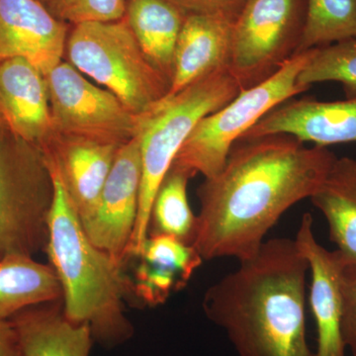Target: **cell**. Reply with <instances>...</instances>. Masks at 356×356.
I'll use <instances>...</instances> for the list:
<instances>
[{"mask_svg":"<svg viewBox=\"0 0 356 356\" xmlns=\"http://www.w3.org/2000/svg\"><path fill=\"white\" fill-rule=\"evenodd\" d=\"M336 154L285 134L240 139L214 177L198 187L192 245L203 261H247L295 204L324 187Z\"/></svg>","mask_w":356,"mask_h":356,"instance_id":"1","label":"cell"},{"mask_svg":"<svg viewBox=\"0 0 356 356\" xmlns=\"http://www.w3.org/2000/svg\"><path fill=\"white\" fill-rule=\"evenodd\" d=\"M308 271L295 240H266L206 291V317L238 356H314L306 331Z\"/></svg>","mask_w":356,"mask_h":356,"instance_id":"2","label":"cell"},{"mask_svg":"<svg viewBox=\"0 0 356 356\" xmlns=\"http://www.w3.org/2000/svg\"><path fill=\"white\" fill-rule=\"evenodd\" d=\"M50 170L55 196L44 252L62 287L65 317L88 325L95 343L114 348L134 334L125 313L134 283L123 264L89 240L60 177Z\"/></svg>","mask_w":356,"mask_h":356,"instance_id":"3","label":"cell"},{"mask_svg":"<svg viewBox=\"0 0 356 356\" xmlns=\"http://www.w3.org/2000/svg\"><path fill=\"white\" fill-rule=\"evenodd\" d=\"M240 92L229 69L218 70L177 95L165 96L138 115L136 137L140 143L142 179L139 212L129 257H138L146 242L154 196L180 147L201 119L228 104Z\"/></svg>","mask_w":356,"mask_h":356,"instance_id":"4","label":"cell"},{"mask_svg":"<svg viewBox=\"0 0 356 356\" xmlns=\"http://www.w3.org/2000/svg\"><path fill=\"white\" fill-rule=\"evenodd\" d=\"M65 57L134 114L144 113L170 92V81L149 62L125 18L72 25Z\"/></svg>","mask_w":356,"mask_h":356,"instance_id":"5","label":"cell"},{"mask_svg":"<svg viewBox=\"0 0 356 356\" xmlns=\"http://www.w3.org/2000/svg\"><path fill=\"white\" fill-rule=\"evenodd\" d=\"M54 196L43 149L0 129V261L46 250Z\"/></svg>","mask_w":356,"mask_h":356,"instance_id":"6","label":"cell"},{"mask_svg":"<svg viewBox=\"0 0 356 356\" xmlns=\"http://www.w3.org/2000/svg\"><path fill=\"white\" fill-rule=\"evenodd\" d=\"M312 50L290 58L273 76L254 88L241 91L222 108L204 117L180 147L172 168L194 177H214L222 170L232 147L281 103L308 89L297 84Z\"/></svg>","mask_w":356,"mask_h":356,"instance_id":"7","label":"cell"},{"mask_svg":"<svg viewBox=\"0 0 356 356\" xmlns=\"http://www.w3.org/2000/svg\"><path fill=\"white\" fill-rule=\"evenodd\" d=\"M306 0H247L233 26L229 72L241 91L273 76L297 55Z\"/></svg>","mask_w":356,"mask_h":356,"instance_id":"8","label":"cell"},{"mask_svg":"<svg viewBox=\"0 0 356 356\" xmlns=\"http://www.w3.org/2000/svg\"><path fill=\"white\" fill-rule=\"evenodd\" d=\"M46 81L54 133L118 146L136 137L138 115L67 60L54 67Z\"/></svg>","mask_w":356,"mask_h":356,"instance_id":"9","label":"cell"},{"mask_svg":"<svg viewBox=\"0 0 356 356\" xmlns=\"http://www.w3.org/2000/svg\"><path fill=\"white\" fill-rule=\"evenodd\" d=\"M142 159L137 137L119 149L91 216L83 225L93 245L125 264L139 212Z\"/></svg>","mask_w":356,"mask_h":356,"instance_id":"10","label":"cell"},{"mask_svg":"<svg viewBox=\"0 0 356 356\" xmlns=\"http://www.w3.org/2000/svg\"><path fill=\"white\" fill-rule=\"evenodd\" d=\"M313 222L310 213H305L294 240L311 273L309 301L317 329L314 356H346L341 332L346 262L339 250H327L316 240Z\"/></svg>","mask_w":356,"mask_h":356,"instance_id":"11","label":"cell"},{"mask_svg":"<svg viewBox=\"0 0 356 356\" xmlns=\"http://www.w3.org/2000/svg\"><path fill=\"white\" fill-rule=\"evenodd\" d=\"M69 32L38 0H0V62L25 58L46 77L64 60Z\"/></svg>","mask_w":356,"mask_h":356,"instance_id":"12","label":"cell"},{"mask_svg":"<svg viewBox=\"0 0 356 356\" xmlns=\"http://www.w3.org/2000/svg\"><path fill=\"white\" fill-rule=\"evenodd\" d=\"M121 147L54 133L42 147L81 222L95 210Z\"/></svg>","mask_w":356,"mask_h":356,"instance_id":"13","label":"cell"},{"mask_svg":"<svg viewBox=\"0 0 356 356\" xmlns=\"http://www.w3.org/2000/svg\"><path fill=\"white\" fill-rule=\"evenodd\" d=\"M276 134L320 147L356 143V97L339 102L291 98L262 117L242 139Z\"/></svg>","mask_w":356,"mask_h":356,"instance_id":"14","label":"cell"},{"mask_svg":"<svg viewBox=\"0 0 356 356\" xmlns=\"http://www.w3.org/2000/svg\"><path fill=\"white\" fill-rule=\"evenodd\" d=\"M0 112L14 134L41 149L53 136L46 77L25 58L0 62Z\"/></svg>","mask_w":356,"mask_h":356,"instance_id":"15","label":"cell"},{"mask_svg":"<svg viewBox=\"0 0 356 356\" xmlns=\"http://www.w3.org/2000/svg\"><path fill=\"white\" fill-rule=\"evenodd\" d=\"M233 23L202 14H188L178 37L170 92L177 95L218 70L229 69Z\"/></svg>","mask_w":356,"mask_h":356,"instance_id":"16","label":"cell"},{"mask_svg":"<svg viewBox=\"0 0 356 356\" xmlns=\"http://www.w3.org/2000/svg\"><path fill=\"white\" fill-rule=\"evenodd\" d=\"M22 356H90V327L65 317L62 300L30 307L13 318Z\"/></svg>","mask_w":356,"mask_h":356,"instance_id":"17","label":"cell"},{"mask_svg":"<svg viewBox=\"0 0 356 356\" xmlns=\"http://www.w3.org/2000/svg\"><path fill=\"white\" fill-rule=\"evenodd\" d=\"M187 15L173 0H126L124 18L145 55L170 86L175 47Z\"/></svg>","mask_w":356,"mask_h":356,"instance_id":"18","label":"cell"},{"mask_svg":"<svg viewBox=\"0 0 356 356\" xmlns=\"http://www.w3.org/2000/svg\"><path fill=\"white\" fill-rule=\"evenodd\" d=\"M62 300V287L50 264L13 254L0 261V320H10L30 307Z\"/></svg>","mask_w":356,"mask_h":356,"instance_id":"19","label":"cell"},{"mask_svg":"<svg viewBox=\"0 0 356 356\" xmlns=\"http://www.w3.org/2000/svg\"><path fill=\"white\" fill-rule=\"evenodd\" d=\"M191 178L172 166L166 173L152 205L149 236H172L192 245L197 217L192 212L187 198V184Z\"/></svg>","mask_w":356,"mask_h":356,"instance_id":"20","label":"cell"},{"mask_svg":"<svg viewBox=\"0 0 356 356\" xmlns=\"http://www.w3.org/2000/svg\"><path fill=\"white\" fill-rule=\"evenodd\" d=\"M348 39H356V0H306L297 55Z\"/></svg>","mask_w":356,"mask_h":356,"instance_id":"21","label":"cell"},{"mask_svg":"<svg viewBox=\"0 0 356 356\" xmlns=\"http://www.w3.org/2000/svg\"><path fill=\"white\" fill-rule=\"evenodd\" d=\"M325 81L343 84L346 98L356 97V39L313 49L297 84L309 90L313 84Z\"/></svg>","mask_w":356,"mask_h":356,"instance_id":"22","label":"cell"},{"mask_svg":"<svg viewBox=\"0 0 356 356\" xmlns=\"http://www.w3.org/2000/svg\"><path fill=\"white\" fill-rule=\"evenodd\" d=\"M311 200L327 220L332 242L346 266L356 268V204L325 185Z\"/></svg>","mask_w":356,"mask_h":356,"instance_id":"23","label":"cell"},{"mask_svg":"<svg viewBox=\"0 0 356 356\" xmlns=\"http://www.w3.org/2000/svg\"><path fill=\"white\" fill-rule=\"evenodd\" d=\"M138 257L147 264L173 271L185 283L204 261L193 245L168 235L147 236Z\"/></svg>","mask_w":356,"mask_h":356,"instance_id":"24","label":"cell"},{"mask_svg":"<svg viewBox=\"0 0 356 356\" xmlns=\"http://www.w3.org/2000/svg\"><path fill=\"white\" fill-rule=\"evenodd\" d=\"M49 11L67 24L112 22L125 17L126 0H51Z\"/></svg>","mask_w":356,"mask_h":356,"instance_id":"25","label":"cell"},{"mask_svg":"<svg viewBox=\"0 0 356 356\" xmlns=\"http://www.w3.org/2000/svg\"><path fill=\"white\" fill-rule=\"evenodd\" d=\"M185 284L181 277L173 271L140 261L136 271L134 294L146 305L158 306L165 303L172 293L181 289Z\"/></svg>","mask_w":356,"mask_h":356,"instance_id":"26","label":"cell"},{"mask_svg":"<svg viewBox=\"0 0 356 356\" xmlns=\"http://www.w3.org/2000/svg\"><path fill=\"white\" fill-rule=\"evenodd\" d=\"M341 337L346 350L356 356V268L346 266L343 277Z\"/></svg>","mask_w":356,"mask_h":356,"instance_id":"27","label":"cell"},{"mask_svg":"<svg viewBox=\"0 0 356 356\" xmlns=\"http://www.w3.org/2000/svg\"><path fill=\"white\" fill-rule=\"evenodd\" d=\"M188 14L216 16L235 24L247 0H173Z\"/></svg>","mask_w":356,"mask_h":356,"instance_id":"28","label":"cell"},{"mask_svg":"<svg viewBox=\"0 0 356 356\" xmlns=\"http://www.w3.org/2000/svg\"><path fill=\"white\" fill-rule=\"evenodd\" d=\"M325 186L356 204V159H337Z\"/></svg>","mask_w":356,"mask_h":356,"instance_id":"29","label":"cell"},{"mask_svg":"<svg viewBox=\"0 0 356 356\" xmlns=\"http://www.w3.org/2000/svg\"><path fill=\"white\" fill-rule=\"evenodd\" d=\"M0 356H22L19 337L11 320H0Z\"/></svg>","mask_w":356,"mask_h":356,"instance_id":"30","label":"cell"},{"mask_svg":"<svg viewBox=\"0 0 356 356\" xmlns=\"http://www.w3.org/2000/svg\"><path fill=\"white\" fill-rule=\"evenodd\" d=\"M6 120H4L3 115H2L1 112H0V129L6 127Z\"/></svg>","mask_w":356,"mask_h":356,"instance_id":"31","label":"cell"},{"mask_svg":"<svg viewBox=\"0 0 356 356\" xmlns=\"http://www.w3.org/2000/svg\"><path fill=\"white\" fill-rule=\"evenodd\" d=\"M38 1L41 2L43 6L47 7V9L49 10V6H50L51 0H38Z\"/></svg>","mask_w":356,"mask_h":356,"instance_id":"32","label":"cell"}]
</instances>
